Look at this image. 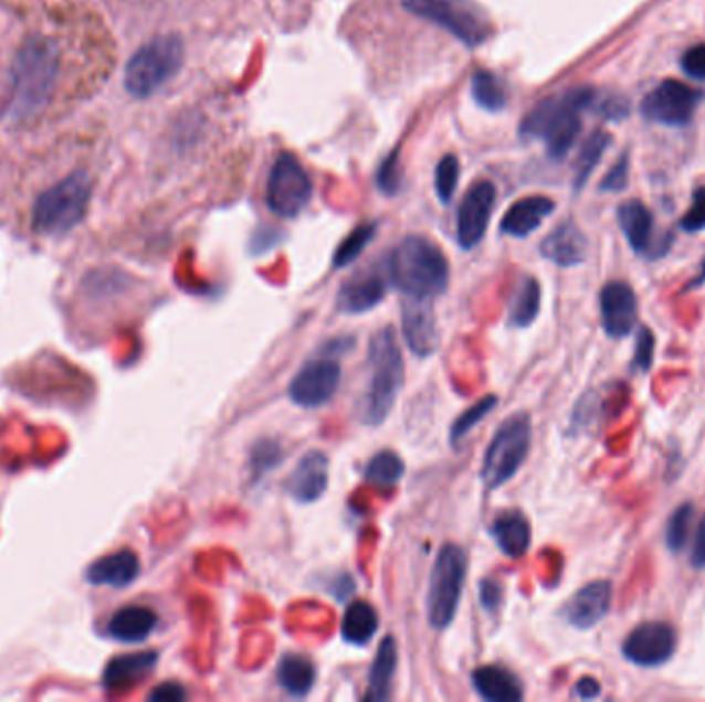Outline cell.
<instances>
[{"label": "cell", "instance_id": "836d02e7", "mask_svg": "<svg viewBox=\"0 0 705 702\" xmlns=\"http://www.w3.org/2000/svg\"><path fill=\"white\" fill-rule=\"evenodd\" d=\"M404 476V461L394 451H380L366 466V480L376 487H394Z\"/></svg>", "mask_w": 705, "mask_h": 702}, {"label": "cell", "instance_id": "c3c4849f", "mask_svg": "<svg viewBox=\"0 0 705 702\" xmlns=\"http://www.w3.org/2000/svg\"><path fill=\"white\" fill-rule=\"evenodd\" d=\"M149 699L159 702H180L186 699V690L178 684H164V687L155 688Z\"/></svg>", "mask_w": 705, "mask_h": 702}, {"label": "cell", "instance_id": "e0dca14e", "mask_svg": "<svg viewBox=\"0 0 705 702\" xmlns=\"http://www.w3.org/2000/svg\"><path fill=\"white\" fill-rule=\"evenodd\" d=\"M611 599H613V585L609 581H592L583 585L582 589L569 599L564 608V618L569 625L580 630H588L609 614Z\"/></svg>", "mask_w": 705, "mask_h": 702}, {"label": "cell", "instance_id": "ffe728a7", "mask_svg": "<svg viewBox=\"0 0 705 702\" xmlns=\"http://www.w3.org/2000/svg\"><path fill=\"white\" fill-rule=\"evenodd\" d=\"M386 297V283L382 276L361 275L351 276L338 290L337 307L343 313L357 316L380 306Z\"/></svg>", "mask_w": 705, "mask_h": 702}, {"label": "cell", "instance_id": "b9f144b4", "mask_svg": "<svg viewBox=\"0 0 705 702\" xmlns=\"http://www.w3.org/2000/svg\"><path fill=\"white\" fill-rule=\"evenodd\" d=\"M654 349H656V340L650 328L642 326V330L638 332V342H635V354H633V369L645 373L652 363H654Z\"/></svg>", "mask_w": 705, "mask_h": 702}, {"label": "cell", "instance_id": "8fae6325", "mask_svg": "<svg viewBox=\"0 0 705 702\" xmlns=\"http://www.w3.org/2000/svg\"><path fill=\"white\" fill-rule=\"evenodd\" d=\"M704 93L693 89L681 81H662L642 102V114L650 123L662 126H687L693 120Z\"/></svg>", "mask_w": 705, "mask_h": 702}, {"label": "cell", "instance_id": "9a60e30c", "mask_svg": "<svg viewBox=\"0 0 705 702\" xmlns=\"http://www.w3.org/2000/svg\"><path fill=\"white\" fill-rule=\"evenodd\" d=\"M602 328L611 338L631 334L638 323V297L628 283L611 280L600 290Z\"/></svg>", "mask_w": 705, "mask_h": 702}, {"label": "cell", "instance_id": "52a82bcc", "mask_svg": "<svg viewBox=\"0 0 705 702\" xmlns=\"http://www.w3.org/2000/svg\"><path fill=\"white\" fill-rule=\"evenodd\" d=\"M533 443V425L528 414H512L493 435L481 466V480L490 490L509 482L528 458Z\"/></svg>", "mask_w": 705, "mask_h": 702}, {"label": "cell", "instance_id": "cb8c5ba5", "mask_svg": "<svg viewBox=\"0 0 705 702\" xmlns=\"http://www.w3.org/2000/svg\"><path fill=\"white\" fill-rule=\"evenodd\" d=\"M157 614L147 606H124L114 611L108 623V635L114 641L140 642L149 639L157 628Z\"/></svg>", "mask_w": 705, "mask_h": 702}, {"label": "cell", "instance_id": "d6a6232c", "mask_svg": "<svg viewBox=\"0 0 705 702\" xmlns=\"http://www.w3.org/2000/svg\"><path fill=\"white\" fill-rule=\"evenodd\" d=\"M609 145H611V137L602 130H597L586 138L580 157H578V163H576V180H574L576 190H582L586 185L588 178L592 176V171L600 163L602 155L609 149Z\"/></svg>", "mask_w": 705, "mask_h": 702}, {"label": "cell", "instance_id": "4316f807", "mask_svg": "<svg viewBox=\"0 0 705 702\" xmlns=\"http://www.w3.org/2000/svg\"><path fill=\"white\" fill-rule=\"evenodd\" d=\"M399 666V647L392 637H386L373 657L368 678V701H388L392 696V682Z\"/></svg>", "mask_w": 705, "mask_h": 702}, {"label": "cell", "instance_id": "1f68e13d", "mask_svg": "<svg viewBox=\"0 0 705 702\" xmlns=\"http://www.w3.org/2000/svg\"><path fill=\"white\" fill-rule=\"evenodd\" d=\"M471 93H473L476 106L483 107L487 111H499L506 107V85L491 71H476L473 75V83H471Z\"/></svg>", "mask_w": 705, "mask_h": 702}, {"label": "cell", "instance_id": "f546056e", "mask_svg": "<svg viewBox=\"0 0 705 702\" xmlns=\"http://www.w3.org/2000/svg\"><path fill=\"white\" fill-rule=\"evenodd\" d=\"M538 311H540V285L537 278L526 276L514 290L509 311H507V321L514 328H526L537 320Z\"/></svg>", "mask_w": 705, "mask_h": 702}, {"label": "cell", "instance_id": "f1b7e54d", "mask_svg": "<svg viewBox=\"0 0 705 702\" xmlns=\"http://www.w3.org/2000/svg\"><path fill=\"white\" fill-rule=\"evenodd\" d=\"M378 628H380V618L376 608L368 602H352L343 616L340 632L345 641L364 647L376 637Z\"/></svg>", "mask_w": 705, "mask_h": 702}, {"label": "cell", "instance_id": "e575fe53", "mask_svg": "<svg viewBox=\"0 0 705 702\" xmlns=\"http://www.w3.org/2000/svg\"><path fill=\"white\" fill-rule=\"evenodd\" d=\"M376 223H366V225H359L357 230H352L343 244L338 245L337 252H335V258H333V266L335 268H345L349 266L352 260H357L361 256V252L366 249V245L373 240L376 235Z\"/></svg>", "mask_w": 705, "mask_h": 702}, {"label": "cell", "instance_id": "277c9868", "mask_svg": "<svg viewBox=\"0 0 705 702\" xmlns=\"http://www.w3.org/2000/svg\"><path fill=\"white\" fill-rule=\"evenodd\" d=\"M368 363L371 377L359 404V416L364 425L378 427L392 413L404 382V361L400 354L399 338L390 326L371 338Z\"/></svg>", "mask_w": 705, "mask_h": 702}, {"label": "cell", "instance_id": "9c48e42d", "mask_svg": "<svg viewBox=\"0 0 705 702\" xmlns=\"http://www.w3.org/2000/svg\"><path fill=\"white\" fill-rule=\"evenodd\" d=\"M466 579V552L459 544H445L435 556L428 592L431 628L444 630L454 623Z\"/></svg>", "mask_w": 705, "mask_h": 702}, {"label": "cell", "instance_id": "7dc6e473", "mask_svg": "<svg viewBox=\"0 0 705 702\" xmlns=\"http://www.w3.org/2000/svg\"><path fill=\"white\" fill-rule=\"evenodd\" d=\"M691 566L697 571L705 568V515L699 521V528L693 538V546H691Z\"/></svg>", "mask_w": 705, "mask_h": 702}, {"label": "cell", "instance_id": "d6986e66", "mask_svg": "<svg viewBox=\"0 0 705 702\" xmlns=\"http://www.w3.org/2000/svg\"><path fill=\"white\" fill-rule=\"evenodd\" d=\"M540 254L561 268H571L586 260L588 240L574 223H561L543 240Z\"/></svg>", "mask_w": 705, "mask_h": 702}, {"label": "cell", "instance_id": "f6af8a7d", "mask_svg": "<svg viewBox=\"0 0 705 702\" xmlns=\"http://www.w3.org/2000/svg\"><path fill=\"white\" fill-rule=\"evenodd\" d=\"M681 68L693 81H705V44L691 46L681 56Z\"/></svg>", "mask_w": 705, "mask_h": 702}, {"label": "cell", "instance_id": "ab89813d", "mask_svg": "<svg viewBox=\"0 0 705 702\" xmlns=\"http://www.w3.org/2000/svg\"><path fill=\"white\" fill-rule=\"evenodd\" d=\"M681 230L687 233H699L705 230V185H699L693 192L690 211L681 219Z\"/></svg>", "mask_w": 705, "mask_h": 702}, {"label": "cell", "instance_id": "3957f363", "mask_svg": "<svg viewBox=\"0 0 705 702\" xmlns=\"http://www.w3.org/2000/svg\"><path fill=\"white\" fill-rule=\"evenodd\" d=\"M388 276L407 297L431 301L448 287L450 266L444 252L428 237L409 235L392 249Z\"/></svg>", "mask_w": 705, "mask_h": 702}, {"label": "cell", "instance_id": "ac0fdd59", "mask_svg": "<svg viewBox=\"0 0 705 702\" xmlns=\"http://www.w3.org/2000/svg\"><path fill=\"white\" fill-rule=\"evenodd\" d=\"M328 466L330 461L323 451H309L297 461L287 480V492L297 503H314L328 489Z\"/></svg>", "mask_w": 705, "mask_h": 702}, {"label": "cell", "instance_id": "44dd1931", "mask_svg": "<svg viewBox=\"0 0 705 702\" xmlns=\"http://www.w3.org/2000/svg\"><path fill=\"white\" fill-rule=\"evenodd\" d=\"M555 211V202L547 196H528L512 204L502 219L499 230L509 237H528Z\"/></svg>", "mask_w": 705, "mask_h": 702}, {"label": "cell", "instance_id": "6da1fadb", "mask_svg": "<svg viewBox=\"0 0 705 702\" xmlns=\"http://www.w3.org/2000/svg\"><path fill=\"white\" fill-rule=\"evenodd\" d=\"M61 47L48 35L35 33L19 46L4 111L11 123H25L46 106L61 77Z\"/></svg>", "mask_w": 705, "mask_h": 702}, {"label": "cell", "instance_id": "603a6c76", "mask_svg": "<svg viewBox=\"0 0 705 702\" xmlns=\"http://www.w3.org/2000/svg\"><path fill=\"white\" fill-rule=\"evenodd\" d=\"M617 221L635 254H650L654 216L640 200H628L617 209Z\"/></svg>", "mask_w": 705, "mask_h": 702}, {"label": "cell", "instance_id": "7402d4cb", "mask_svg": "<svg viewBox=\"0 0 705 702\" xmlns=\"http://www.w3.org/2000/svg\"><path fill=\"white\" fill-rule=\"evenodd\" d=\"M140 563L133 550H118L108 556H102L87 568V581L92 585H109L116 589L128 587L137 579Z\"/></svg>", "mask_w": 705, "mask_h": 702}, {"label": "cell", "instance_id": "8d00e7d4", "mask_svg": "<svg viewBox=\"0 0 705 702\" xmlns=\"http://www.w3.org/2000/svg\"><path fill=\"white\" fill-rule=\"evenodd\" d=\"M495 404H497V396H485L483 400H478L475 406H471L466 413H462L450 428V442L454 445L461 442L464 435H469L495 408Z\"/></svg>", "mask_w": 705, "mask_h": 702}, {"label": "cell", "instance_id": "ba28073f", "mask_svg": "<svg viewBox=\"0 0 705 702\" xmlns=\"http://www.w3.org/2000/svg\"><path fill=\"white\" fill-rule=\"evenodd\" d=\"M402 7L450 31L464 46H481L493 33L490 17L475 0H402Z\"/></svg>", "mask_w": 705, "mask_h": 702}, {"label": "cell", "instance_id": "7c38bea8", "mask_svg": "<svg viewBox=\"0 0 705 702\" xmlns=\"http://www.w3.org/2000/svg\"><path fill=\"white\" fill-rule=\"evenodd\" d=\"M340 365L330 357L314 359L297 371L290 383V397L297 406L320 408L337 394Z\"/></svg>", "mask_w": 705, "mask_h": 702}, {"label": "cell", "instance_id": "5bb4252c", "mask_svg": "<svg viewBox=\"0 0 705 702\" xmlns=\"http://www.w3.org/2000/svg\"><path fill=\"white\" fill-rule=\"evenodd\" d=\"M497 190L493 183L483 180L476 182L462 200L459 209V244L462 249H473L485 237V231L490 227L491 214L495 209Z\"/></svg>", "mask_w": 705, "mask_h": 702}, {"label": "cell", "instance_id": "7bdbcfd3", "mask_svg": "<svg viewBox=\"0 0 705 702\" xmlns=\"http://www.w3.org/2000/svg\"><path fill=\"white\" fill-rule=\"evenodd\" d=\"M592 109L597 111L598 116H602L604 120H623V118H628L629 114V102L625 97H619V95H602V97H598L594 99V104H592Z\"/></svg>", "mask_w": 705, "mask_h": 702}, {"label": "cell", "instance_id": "bcb514c9", "mask_svg": "<svg viewBox=\"0 0 705 702\" xmlns=\"http://www.w3.org/2000/svg\"><path fill=\"white\" fill-rule=\"evenodd\" d=\"M478 597H481V606L485 610H495L502 604V587H499V583H495L493 579L481 581Z\"/></svg>", "mask_w": 705, "mask_h": 702}, {"label": "cell", "instance_id": "4dcf8cb0", "mask_svg": "<svg viewBox=\"0 0 705 702\" xmlns=\"http://www.w3.org/2000/svg\"><path fill=\"white\" fill-rule=\"evenodd\" d=\"M157 659H159V656L154 653V651L118 657L108 666L106 684H108V688H123L128 687V684H135L137 680L145 678L147 673L154 672Z\"/></svg>", "mask_w": 705, "mask_h": 702}, {"label": "cell", "instance_id": "7a4b0ae2", "mask_svg": "<svg viewBox=\"0 0 705 702\" xmlns=\"http://www.w3.org/2000/svg\"><path fill=\"white\" fill-rule=\"evenodd\" d=\"M597 92L590 87L569 89L543 99L520 126L522 137L540 138L553 159H564L582 132V111L592 109Z\"/></svg>", "mask_w": 705, "mask_h": 702}, {"label": "cell", "instance_id": "4fadbf2b", "mask_svg": "<svg viewBox=\"0 0 705 702\" xmlns=\"http://www.w3.org/2000/svg\"><path fill=\"white\" fill-rule=\"evenodd\" d=\"M675 628L666 623H644L629 632L621 651L633 666L659 668L675 656Z\"/></svg>", "mask_w": 705, "mask_h": 702}, {"label": "cell", "instance_id": "60d3db41", "mask_svg": "<svg viewBox=\"0 0 705 702\" xmlns=\"http://www.w3.org/2000/svg\"><path fill=\"white\" fill-rule=\"evenodd\" d=\"M402 173H400L399 153H392L388 159H383L382 166L378 169V188L383 194L394 196L400 190Z\"/></svg>", "mask_w": 705, "mask_h": 702}, {"label": "cell", "instance_id": "f35d334b", "mask_svg": "<svg viewBox=\"0 0 705 702\" xmlns=\"http://www.w3.org/2000/svg\"><path fill=\"white\" fill-rule=\"evenodd\" d=\"M283 458V451L275 442H261L252 449V458H250V470L254 474V480H259L261 476L271 472L278 461Z\"/></svg>", "mask_w": 705, "mask_h": 702}, {"label": "cell", "instance_id": "83f0119b", "mask_svg": "<svg viewBox=\"0 0 705 702\" xmlns=\"http://www.w3.org/2000/svg\"><path fill=\"white\" fill-rule=\"evenodd\" d=\"M276 680L285 692H290L295 699H302L316 684V666L306 656L287 653L276 666Z\"/></svg>", "mask_w": 705, "mask_h": 702}, {"label": "cell", "instance_id": "484cf974", "mask_svg": "<svg viewBox=\"0 0 705 702\" xmlns=\"http://www.w3.org/2000/svg\"><path fill=\"white\" fill-rule=\"evenodd\" d=\"M491 534L495 538V544L509 559H522L530 549V538H533L530 523L526 520V515L516 509L497 515V520L491 528Z\"/></svg>", "mask_w": 705, "mask_h": 702}, {"label": "cell", "instance_id": "ee69618b", "mask_svg": "<svg viewBox=\"0 0 705 702\" xmlns=\"http://www.w3.org/2000/svg\"><path fill=\"white\" fill-rule=\"evenodd\" d=\"M629 180V153H623L611 171L602 178L600 182V192H623L628 188Z\"/></svg>", "mask_w": 705, "mask_h": 702}, {"label": "cell", "instance_id": "8992f818", "mask_svg": "<svg viewBox=\"0 0 705 702\" xmlns=\"http://www.w3.org/2000/svg\"><path fill=\"white\" fill-rule=\"evenodd\" d=\"M185 64V42L178 35H159L138 47L126 64L124 87L137 99L151 97L180 73Z\"/></svg>", "mask_w": 705, "mask_h": 702}, {"label": "cell", "instance_id": "681fc988", "mask_svg": "<svg viewBox=\"0 0 705 702\" xmlns=\"http://www.w3.org/2000/svg\"><path fill=\"white\" fill-rule=\"evenodd\" d=\"M576 694L583 699V701H590V699H597L600 694V684L592 678H582L578 684H576Z\"/></svg>", "mask_w": 705, "mask_h": 702}, {"label": "cell", "instance_id": "d590c367", "mask_svg": "<svg viewBox=\"0 0 705 702\" xmlns=\"http://www.w3.org/2000/svg\"><path fill=\"white\" fill-rule=\"evenodd\" d=\"M691 523H693V504L683 503L681 507H676L673 515L669 518V523H666V546L673 554H678L687 546Z\"/></svg>", "mask_w": 705, "mask_h": 702}, {"label": "cell", "instance_id": "d4e9b609", "mask_svg": "<svg viewBox=\"0 0 705 702\" xmlns=\"http://www.w3.org/2000/svg\"><path fill=\"white\" fill-rule=\"evenodd\" d=\"M473 687L481 699L490 702H518L524 699L518 676L499 666H483L475 670Z\"/></svg>", "mask_w": 705, "mask_h": 702}, {"label": "cell", "instance_id": "30bf717a", "mask_svg": "<svg viewBox=\"0 0 705 702\" xmlns=\"http://www.w3.org/2000/svg\"><path fill=\"white\" fill-rule=\"evenodd\" d=\"M312 180L292 153H281L266 183V206L281 219H295L312 199Z\"/></svg>", "mask_w": 705, "mask_h": 702}, {"label": "cell", "instance_id": "5b68a950", "mask_svg": "<svg viewBox=\"0 0 705 702\" xmlns=\"http://www.w3.org/2000/svg\"><path fill=\"white\" fill-rule=\"evenodd\" d=\"M92 194V176L85 169L73 171L35 199L31 206V231L44 237L71 233L90 211Z\"/></svg>", "mask_w": 705, "mask_h": 702}, {"label": "cell", "instance_id": "2e32d148", "mask_svg": "<svg viewBox=\"0 0 705 702\" xmlns=\"http://www.w3.org/2000/svg\"><path fill=\"white\" fill-rule=\"evenodd\" d=\"M402 337L413 354L425 359L438 349V326L428 299L407 297L400 307Z\"/></svg>", "mask_w": 705, "mask_h": 702}, {"label": "cell", "instance_id": "74e56055", "mask_svg": "<svg viewBox=\"0 0 705 702\" xmlns=\"http://www.w3.org/2000/svg\"><path fill=\"white\" fill-rule=\"evenodd\" d=\"M459 180H461L459 157L456 155H445V157H442V161L438 163V168H435V192H438V199L442 200L444 204H448L454 196Z\"/></svg>", "mask_w": 705, "mask_h": 702}]
</instances>
